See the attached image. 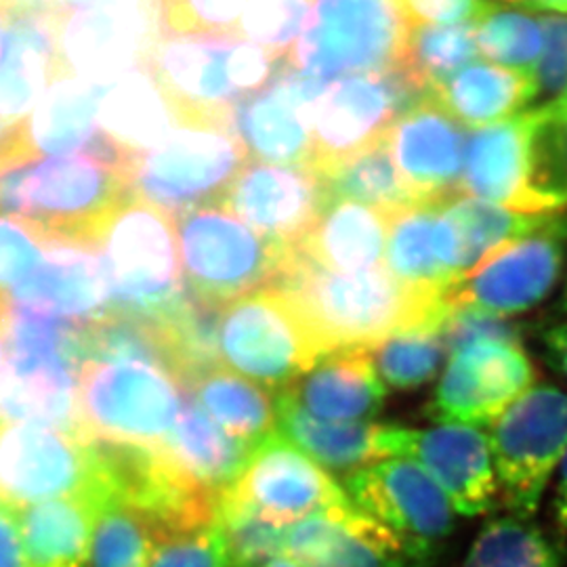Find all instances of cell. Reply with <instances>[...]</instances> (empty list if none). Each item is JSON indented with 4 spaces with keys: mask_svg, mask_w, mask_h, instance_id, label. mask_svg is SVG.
<instances>
[{
    "mask_svg": "<svg viewBox=\"0 0 567 567\" xmlns=\"http://www.w3.org/2000/svg\"><path fill=\"white\" fill-rule=\"evenodd\" d=\"M82 364L84 362H143L173 372L171 351L158 322L128 313H110L97 322L82 326ZM175 374V372H173ZM185 386V385H183Z\"/></svg>",
    "mask_w": 567,
    "mask_h": 567,
    "instance_id": "74e56055",
    "label": "cell"
},
{
    "mask_svg": "<svg viewBox=\"0 0 567 567\" xmlns=\"http://www.w3.org/2000/svg\"><path fill=\"white\" fill-rule=\"evenodd\" d=\"M557 473V489H555V517L559 527L567 532V452L559 463Z\"/></svg>",
    "mask_w": 567,
    "mask_h": 567,
    "instance_id": "db71d44e",
    "label": "cell"
},
{
    "mask_svg": "<svg viewBox=\"0 0 567 567\" xmlns=\"http://www.w3.org/2000/svg\"><path fill=\"white\" fill-rule=\"evenodd\" d=\"M444 208L458 227L465 248L466 274L484 264L489 255L536 234L548 221H553V215L519 213L471 196H454L444 203Z\"/></svg>",
    "mask_w": 567,
    "mask_h": 567,
    "instance_id": "8d00e7d4",
    "label": "cell"
},
{
    "mask_svg": "<svg viewBox=\"0 0 567 567\" xmlns=\"http://www.w3.org/2000/svg\"><path fill=\"white\" fill-rule=\"evenodd\" d=\"M126 164L97 154L28 156L0 142V215L93 243L128 194Z\"/></svg>",
    "mask_w": 567,
    "mask_h": 567,
    "instance_id": "3957f363",
    "label": "cell"
},
{
    "mask_svg": "<svg viewBox=\"0 0 567 567\" xmlns=\"http://www.w3.org/2000/svg\"><path fill=\"white\" fill-rule=\"evenodd\" d=\"M534 385L519 344H473L450 355L426 416L442 425H494Z\"/></svg>",
    "mask_w": 567,
    "mask_h": 567,
    "instance_id": "ac0fdd59",
    "label": "cell"
},
{
    "mask_svg": "<svg viewBox=\"0 0 567 567\" xmlns=\"http://www.w3.org/2000/svg\"><path fill=\"white\" fill-rule=\"evenodd\" d=\"M477 51L498 65L532 74L545 49V32L538 16L524 9L487 2L475 21Z\"/></svg>",
    "mask_w": 567,
    "mask_h": 567,
    "instance_id": "ab89813d",
    "label": "cell"
},
{
    "mask_svg": "<svg viewBox=\"0 0 567 567\" xmlns=\"http://www.w3.org/2000/svg\"><path fill=\"white\" fill-rule=\"evenodd\" d=\"M475 23L405 28L400 70L423 97L477 58Z\"/></svg>",
    "mask_w": 567,
    "mask_h": 567,
    "instance_id": "d590c367",
    "label": "cell"
},
{
    "mask_svg": "<svg viewBox=\"0 0 567 567\" xmlns=\"http://www.w3.org/2000/svg\"><path fill=\"white\" fill-rule=\"evenodd\" d=\"M566 311H567V288H566Z\"/></svg>",
    "mask_w": 567,
    "mask_h": 567,
    "instance_id": "be15d7a7",
    "label": "cell"
},
{
    "mask_svg": "<svg viewBox=\"0 0 567 567\" xmlns=\"http://www.w3.org/2000/svg\"><path fill=\"white\" fill-rule=\"evenodd\" d=\"M4 305H7V301H2V299H0V313L4 311Z\"/></svg>",
    "mask_w": 567,
    "mask_h": 567,
    "instance_id": "94428289",
    "label": "cell"
},
{
    "mask_svg": "<svg viewBox=\"0 0 567 567\" xmlns=\"http://www.w3.org/2000/svg\"><path fill=\"white\" fill-rule=\"evenodd\" d=\"M261 567H303L301 564H297V561H292V559H288V557H276V559H271V561H267L265 566Z\"/></svg>",
    "mask_w": 567,
    "mask_h": 567,
    "instance_id": "680465c9",
    "label": "cell"
},
{
    "mask_svg": "<svg viewBox=\"0 0 567 567\" xmlns=\"http://www.w3.org/2000/svg\"><path fill=\"white\" fill-rule=\"evenodd\" d=\"M507 2H522V0H507Z\"/></svg>",
    "mask_w": 567,
    "mask_h": 567,
    "instance_id": "6125c7cd",
    "label": "cell"
},
{
    "mask_svg": "<svg viewBox=\"0 0 567 567\" xmlns=\"http://www.w3.org/2000/svg\"><path fill=\"white\" fill-rule=\"evenodd\" d=\"M404 37L393 0H313L307 28L286 61L330 84L393 70Z\"/></svg>",
    "mask_w": 567,
    "mask_h": 567,
    "instance_id": "9c48e42d",
    "label": "cell"
},
{
    "mask_svg": "<svg viewBox=\"0 0 567 567\" xmlns=\"http://www.w3.org/2000/svg\"><path fill=\"white\" fill-rule=\"evenodd\" d=\"M351 505L391 529L433 561L456 524V511L437 482L410 458H383L344 477Z\"/></svg>",
    "mask_w": 567,
    "mask_h": 567,
    "instance_id": "4fadbf2b",
    "label": "cell"
},
{
    "mask_svg": "<svg viewBox=\"0 0 567 567\" xmlns=\"http://www.w3.org/2000/svg\"><path fill=\"white\" fill-rule=\"evenodd\" d=\"M324 355L301 313L276 288L257 290L221 309V365L259 385L282 391Z\"/></svg>",
    "mask_w": 567,
    "mask_h": 567,
    "instance_id": "ba28073f",
    "label": "cell"
},
{
    "mask_svg": "<svg viewBox=\"0 0 567 567\" xmlns=\"http://www.w3.org/2000/svg\"><path fill=\"white\" fill-rule=\"evenodd\" d=\"M105 498L95 446L79 433L30 423H0V507L9 511L61 496Z\"/></svg>",
    "mask_w": 567,
    "mask_h": 567,
    "instance_id": "8fae6325",
    "label": "cell"
},
{
    "mask_svg": "<svg viewBox=\"0 0 567 567\" xmlns=\"http://www.w3.org/2000/svg\"><path fill=\"white\" fill-rule=\"evenodd\" d=\"M72 18L25 11L7 23L0 42V126L4 135L20 124L42 97L72 79L65 28Z\"/></svg>",
    "mask_w": 567,
    "mask_h": 567,
    "instance_id": "d6986e66",
    "label": "cell"
},
{
    "mask_svg": "<svg viewBox=\"0 0 567 567\" xmlns=\"http://www.w3.org/2000/svg\"><path fill=\"white\" fill-rule=\"evenodd\" d=\"M156 543V529L140 511L105 501L86 567H147Z\"/></svg>",
    "mask_w": 567,
    "mask_h": 567,
    "instance_id": "b9f144b4",
    "label": "cell"
},
{
    "mask_svg": "<svg viewBox=\"0 0 567 567\" xmlns=\"http://www.w3.org/2000/svg\"><path fill=\"white\" fill-rule=\"evenodd\" d=\"M377 426L370 423H328L307 414L301 405L280 391L276 398V429L313 463L341 475L377 461L383 454L377 444Z\"/></svg>",
    "mask_w": 567,
    "mask_h": 567,
    "instance_id": "d6a6232c",
    "label": "cell"
},
{
    "mask_svg": "<svg viewBox=\"0 0 567 567\" xmlns=\"http://www.w3.org/2000/svg\"><path fill=\"white\" fill-rule=\"evenodd\" d=\"M11 20V11L0 2V42H2V37H4V30H7V23ZM4 137V128L0 126V140Z\"/></svg>",
    "mask_w": 567,
    "mask_h": 567,
    "instance_id": "6f0895ef",
    "label": "cell"
},
{
    "mask_svg": "<svg viewBox=\"0 0 567 567\" xmlns=\"http://www.w3.org/2000/svg\"><path fill=\"white\" fill-rule=\"evenodd\" d=\"M492 458L501 501L529 519L540 505L553 468L567 452V393L532 386L492 425Z\"/></svg>",
    "mask_w": 567,
    "mask_h": 567,
    "instance_id": "30bf717a",
    "label": "cell"
},
{
    "mask_svg": "<svg viewBox=\"0 0 567 567\" xmlns=\"http://www.w3.org/2000/svg\"><path fill=\"white\" fill-rule=\"evenodd\" d=\"M81 364L61 355L9 351L0 372V423L53 426L81 435Z\"/></svg>",
    "mask_w": 567,
    "mask_h": 567,
    "instance_id": "484cf974",
    "label": "cell"
},
{
    "mask_svg": "<svg viewBox=\"0 0 567 567\" xmlns=\"http://www.w3.org/2000/svg\"><path fill=\"white\" fill-rule=\"evenodd\" d=\"M545 32V49L532 79L536 86L534 103L527 110H540L561 102L567 93V18L538 16Z\"/></svg>",
    "mask_w": 567,
    "mask_h": 567,
    "instance_id": "681fc988",
    "label": "cell"
},
{
    "mask_svg": "<svg viewBox=\"0 0 567 567\" xmlns=\"http://www.w3.org/2000/svg\"><path fill=\"white\" fill-rule=\"evenodd\" d=\"M0 567H28L21 550L16 511L0 507Z\"/></svg>",
    "mask_w": 567,
    "mask_h": 567,
    "instance_id": "816d5d0a",
    "label": "cell"
},
{
    "mask_svg": "<svg viewBox=\"0 0 567 567\" xmlns=\"http://www.w3.org/2000/svg\"><path fill=\"white\" fill-rule=\"evenodd\" d=\"M316 173L324 183L328 203L353 200L385 210L389 215L421 204L416 203L400 177L386 145V135L381 142Z\"/></svg>",
    "mask_w": 567,
    "mask_h": 567,
    "instance_id": "e575fe53",
    "label": "cell"
},
{
    "mask_svg": "<svg viewBox=\"0 0 567 567\" xmlns=\"http://www.w3.org/2000/svg\"><path fill=\"white\" fill-rule=\"evenodd\" d=\"M219 204L255 231L295 246L318 221L328 196L311 166L248 161Z\"/></svg>",
    "mask_w": 567,
    "mask_h": 567,
    "instance_id": "ffe728a7",
    "label": "cell"
},
{
    "mask_svg": "<svg viewBox=\"0 0 567 567\" xmlns=\"http://www.w3.org/2000/svg\"><path fill=\"white\" fill-rule=\"evenodd\" d=\"M370 351L381 381L393 389L425 385L447 358L442 322L414 326Z\"/></svg>",
    "mask_w": 567,
    "mask_h": 567,
    "instance_id": "60d3db41",
    "label": "cell"
},
{
    "mask_svg": "<svg viewBox=\"0 0 567 567\" xmlns=\"http://www.w3.org/2000/svg\"><path fill=\"white\" fill-rule=\"evenodd\" d=\"M326 86L282 60L267 86L236 103L229 126L248 161L311 166V114Z\"/></svg>",
    "mask_w": 567,
    "mask_h": 567,
    "instance_id": "e0dca14e",
    "label": "cell"
},
{
    "mask_svg": "<svg viewBox=\"0 0 567 567\" xmlns=\"http://www.w3.org/2000/svg\"><path fill=\"white\" fill-rule=\"evenodd\" d=\"M442 334L447 355L473 344L505 343L522 347L524 339L522 326L511 322L505 316L475 307H446Z\"/></svg>",
    "mask_w": 567,
    "mask_h": 567,
    "instance_id": "7dc6e473",
    "label": "cell"
},
{
    "mask_svg": "<svg viewBox=\"0 0 567 567\" xmlns=\"http://www.w3.org/2000/svg\"><path fill=\"white\" fill-rule=\"evenodd\" d=\"M419 100L423 95L395 68L330 82L311 114V168L322 171L381 142Z\"/></svg>",
    "mask_w": 567,
    "mask_h": 567,
    "instance_id": "5bb4252c",
    "label": "cell"
},
{
    "mask_svg": "<svg viewBox=\"0 0 567 567\" xmlns=\"http://www.w3.org/2000/svg\"><path fill=\"white\" fill-rule=\"evenodd\" d=\"M280 60L238 34L145 37L137 65L175 124L229 126L231 110L274 79Z\"/></svg>",
    "mask_w": 567,
    "mask_h": 567,
    "instance_id": "7a4b0ae2",
    "label": "cell"
},
{
    "mask_svg": "<svg viewBox=\"0 0 567 567\" xmlns=\"http://www.w3.org/2000/svg\"><path fill=\"white\" fill-rule=\"evenodd\" d=\"M7 305L81 326L110 316L112 295L95 244L49 234L41 264Z\"/></svg>",
    "mask_w": 567,
    "mask_h": 567,
    "instance_id": "44dd1931",
    "label": "cell"
},
{
    "mask_svg": "<svg viewBox=\"0 0 567 567\" xmlns=\"http://www.w3.org/2000/svg\"><path fill=\"white\" fill-rule=\"evenodd\" d=\"M391 215L368 204L332 200L295 248L334 274H364L385 267Z\"/></svg>",
    "mask_w": 567,
    "mask_h": 567,
    "instance_id": "f1b7e54d",
    "label": "cell"
},
{
    "mask_svg": "<svg viewBox=\"0 0 567 567\" xmlns=\"http://www.w3.org/2000/svg\"><path fill=\"white\" fill-rule=\"evenodd\" d=\"M105 95L107 86L103 84L60 82L0 142L28 156H72L89 152L124 164L128 156L102 128Z\"/></svg>",
    "mask_w": 567,
    "mask_h": 567,
    "instance_id": "cb8c5ba5",
    "label": "cell"
},
{
    "mask_svg": "<svg viewBox=\"0 0 567 567\" xmlns=\"http://www.w3.org/2000/svg\"><path fill=\"white\" fill-rule=\"evenodd\" d=\"M147 567H234L219 522L156 543Z\"/></svg>",
    "mask_w": 567,
    "mask_h": 567,
    "instance_id": "c3c4849f",
    "label": "cell"
},
{
    "mask_svg": "<svg viewBox=\"0 0 567 567\" xmlns=\"http://www.w3.org/2000/svg\"><path fill=\"white\" fill-rule=\"evenodd\" d=\"M252 447L217 425L189 393L163 444L164 452L192 480L217 496L243 475Z\"/></svg>",
    "mask_w": 567,
    "mask_h": 567,
    "instance_id": "1f68e13d",
    "label": "cell"
},
{
    "mask_svg": "<svg viewBox=\"0 0 567 567\" xmlns=\"http://www.w3.org/2000/svg\"><path fill=\"white\" fill-rule=\"evenodd\" d=\"M93 244L110 284L112 313L158 322L187 295L175 219L161 208L128 196Z\"/></svg>",
    "mask_w": 567,
    "mask_h": 567,
    "instance_id": "277c9868",
    "label": "cell"
},
{
    "mask_svg": "<svg viewBox=\"0 0 567 567\" xmlns=\"http://www.w3.org/2000/svg\"><path fill=\"white\" fill-rule=\"evenodd\" d=\"M553 107H555V110H557V112H559V114H561V116H564V118H566V121H567V93H566V97H564V100H561V102L555 103V105H553Z\"/></svg>",
    "mask_w": 567,
    "mask_h": 567,
    "instance_id": "91938a15",
    "label": "cell"
},
{
    "mask_svg": "<svg viewBox=\"0 0 567 567\" xmlns=\"http://www.w3.org/2000/svg\"><path fill=\"white\" fill-rule=\"evenodd\" d=\"M271 288L301 313L326 353L374 349L414 326L444 320V299L398 282L385 267L364 274H334L309 261L295 246Z\"/></svg>",
    "mask_w": 567,
    "mask_h": 567,
    "instance_id": "6da1fadb",
    "label": "cell"
},
{
    "mask_svg": "<svg viewBox=\"0 0 567 567\" xmlns=\"http://www.w3.org/2000/svg\"><path fill=\"white\" fill-rule=\"evenodd\" d=\"M156 39L236 34L248 0H142Z\"/></svg>",
    "mask_w": 567,
    "mask_h": 567,
    "instance_id": "7bdbcfd3",
    "label": "cell"
},
{
    "mask_svg": "<svg viewBox=\"0 0 567 567\" xmlns=\"http://www.w3.org/2000/svg\"><path fill=\"white\" fill-rule=\"evenodd\" d=\"M377 444L383 458L416 461L446 492L454 511L465 517L484 515L501 501L489 437L477 426L442 425L419 431L379 425Z\"/></svg>",
    "mask_w": 567,
    "mask_h": 567,
    "instance_id": "9a60e30c",
    "label": "cell"
},
{
    "mask_svg": "<svg viewBox=\"0 0 567 567\" xmlns=\"http://www.w3.org/2000/svg\"><path fill=\"white\" fill-rule=\"evenodd\" d=\"M185 395L182 381L161 365L84 362L79 374L81 435L97 444L163 446Z\"/></svg>",
    "mask_w": 567,
    "mask_h": 567,
    "instance_id": "52a82bcc",
    "label": "cell"
},
{
    "mask_svg": "<svg viewBox=\"0 0 567 567\" xmlns=\"http://www.w3.org/2000/svg\"><path fill=\"white\" fill-rule=\"evenodd\" d=\"M248 163L243 143L227 126L177 124L163 142L126 161L128 194L173 219L219 204Z\"/></svg>",
    "mask_w": 567,
    "mask_h": 567,
    "instance_id": "8992f818",
    "label": "cell"
},
{
    "mask_svg": "<svg viewBox=\"0 0 567 567\" xmlns=\"http://www.w3.org/2000/svg\"><path fill=\"white\" fill-rule=\"evenodd\" d=\"M311 11L313 0H248L236 34L276 60H286L301 39Z\"/></svg>",
    "mask_w": 567,
    "mask_h": 567,
    "instance_id": "ee69618b",
    "label": "cell"
},
{
    "mask_svg": "<svg viewBox=\"0 0 567 567\" xmlns=\"http://www.w3.org/2000/svg\"><path fill=\"white\" fill-rule=\"evenodd\" d=\"M566 550L526 517L492 519L461 567H564Z\"/></svg>",
    "mask_w": 567,
    "mask_h": 567,
    "instance_id": "f35d334b",
    "label": "cell"
},
{
    "mask_svg": "<svg viewBox=\"0 0 567 567\" xmlns=\"http://www.w3.org/2000/svg\"><path fill=\"white\" fill-rule=\"evenodd\" d=\"M49 234L25 219L0 215V299L20 286L41 264Z\"/></svg>",
    "mask_w": 567,
    "mask_h": 567,
    "instance_id": "bcb514c9",
    "label": "cell"
},
{
    "mask_svg": "<svg viewBox=\"0 0 567 567\" xmlns=\"http://www.w3.org/2000/svg\"><path fill=\"white\" fill-rule=\"evenodd\" d=\"M307 414L328 423H370L383 408L385 386L370 349H339L284 389Z\"/></svg>",
    "mask_w": 567,
    "mask_h": 567,
    "instance_id": "83f0119b",
    "label": "cell"
},
{
    "mask_svg": "<svg viewBox=\"0 0 567 567\" xmlns=\"http://www.w3.org/2000/svg\"><path fill=\"white\" fill-rule=\"evenodd\" d=\"M545 351H547L548 364L567 383V322L550 326L545 337Z\"/></svg>",
    "mask_w": 567,
    "mask_h": 567,
    "instance_id": "f5cc1de1",
    "label": "cell"
},
{
    "mask_svg": "<svg viewBox=\"0 0 567 567\" xmlns=\"http://www.w3.org/2000/svg\"><path fill=\"white\" fill-rule=\"evenodd\" d=\"M217 522L224 529L225 543L234 567H261L282 557L284 529L234 505L219 503Z\"/></svg>",
    "mask_w": 567,
    "mask_h": 567,
    "instance_id": "f6af8a7d",
    "label": "cell"
},
{
    "mask_svg": "<svg viewBox=\"0 0 567 567\" xmlns=\"http://www.w3.org/2000/svg\"><path fill=\"white\" fill-rule=\"evenodd\" d=\"M534 95L532 74L492 61H471L425 97L440 103L463 126L482 128L517 116L534 103Z\"/></svg>",
    "mask_w": 567,
    "mask_h": 567,
    "instance_id": "4dcf8cb0",
    "label": "cell"
},
{
    "mask_svg": "<svg viewBox=\"0 0 567 567\" xmlns=\"http://www.w3.org/2000/svg\"><path fill=\"white\" fill-rule=\"evenodd\" d=\"M103 503L102 494L84 492L18 511L16 515L25 566H89Z\"/></svg>",
    "mask_w": 567,
    "mask_h": 567,
    "instance_id": "f546056e",
    "label": "cell"
},
{
    "mask_svg": "<svg viewBox=\"0 0 567 567\" xmlns=\"http://www.w3.org/2000/svg\"><path fill=\"white\" fill-rule=\"evenodd\" d=\"M566 225L555 217L536 234L489 255L454 284L446 307H475L498 316L522 313L543 303L561 276Z\"/></svg>",
    "mask_w": 567,
    "mask_h": 567,
    "instance_id": "2e32d148",
    "label": "cell"
},
{
    "mask_svg": "<svg viewBox=\"0 0 567 567\" xmlns=\"http://www.w3.org/2000/svg\"><path fill=\"white\" fill-rule=\"evenodd\" d=\"M282 557L303 567H431L433 564L353 505L286 526Z\"/></svg>",
    "mask_w": 567,
    "mask_h": 567,
    "instance_id": "603a6c76",
    "label": "cell"
},
{
    "mask_svg": "<svg viewBox=\"0 0 567 567\" xmlns=\"http://www.w3.org/2000/svg\"><path fill=\"white\" fill-rule=\"evenodd\" d=\"M385 269L419 292L444 299L466 274L465 248L444 203L414 204L391 215Z\"/></svg>",
    "mask_w": 567,
    "mask_h": 567,
    "instance_id": "d4e9b609",
    "label": "cell"
},
{
    "mask_svg": "<svg viewBox=\"0 0 567 567\" xmlns=\"http://www.w3.org/2000/svg\"><path fill=\"white\" fill-rule=\"evenodd\" d=\"M534 112L473 128L466 137L461 196L532 213L529 200V140Z\"/></svg>",
    "mask_w": 567,
    "mask_h": 567,
    "instance_id": "4316f807",
    "label": "cell"
},
{
    "mask_svg": "<svg viewBox=\"0 0 567 567\" xmlns=\"http://www.w3.org/2000/svg\"><path fill=\"white\" fill-rule=\"evenodd\" d=\"M7 355H9V343H7V332H4V311H2V313H0V372H2V368H4Z\"/></svg>",
    "mask_w": 567,
    "mask_h": 567,
    "instance_id": "9f6ffc18",
    "label": "cell"
},
{
    "mask_svg": "<svg viewBox=\"0 0 567 567\" xmlns=\"http://www.w3.org/2000/svg\"><path fill=\"white\" fill-rule=\"evenodd\" d=\"M187 393L217 425L250 446L276 431V400L269 389L224 365L192 381Z\"/></svg>",
    "mask_w": 567,
    "mask_h": 567,
    "instance_id": "836d02e7",
    "label": "cell"
},
{
    "mask_svg": "<svg viewBox=\"0 0 567 567\" xmlns=\"http://www.w3.org/2000/svg\"><path fill=\"white\" fill-rule=\"evenodd\" d=\"M175 227L187 290L219 309L271 288L292 255L290 244L255 231L221 204L194 208Z\"/></svg>",
    "mask_w": 567,
    "mask_h": 567,
    "instance_id": "5b68a950",
    "label": "cell"
},
{
    "mask_svg": "<svg viewBox=\"0 0 567 567\" xmlns=\"http://www.w3.org/2000/svg\"><path fill=\"white\" fill-rule=\"evenodd\" d=\"M522 2L529 11H540V13H553V16L567 18V0H522Z\"/></svg>",
    "mask_w": 567,
    "mask_h": 567,
    "instance_id": "11a10c76",
    "label": "cell"
},
{
    "mask_svg": "<svg viewBox=\"0 0 567 567\" xmlns=\"http://www.w3.org/2000/svg\"><path fill=\"white\" fill-rule=\"evenodd\" d=\"M405 28L475 23L487 9L486 0H393Z\"/></svg>",
    "mask_w": 567,
    "mask_h": 567,
    "instance_id": "f907efd6",
    "label": "cell"
},
{
    "mask_svg": "<svg viewBox=\"0 0 567 567\" xmlns=\"http://www.w3.org/2000/svg\"><path fill=\"white\" fill-rule=\"evenodd\" d=\"M391 158L416 203H447L461 196L466 133L440 103L423 97L386 131Z\"/></svg>",
    "mask_w": 567,
    "mask_h": 567,
    "instance_id": "7402d4cb",
    "label": "cell"
},
{
    "mask_svg": "<svg viewBox=\"0 0 567 567\" xmlns=\"http://www.w3.org/2000/svg\"><path fill=\"white\" fill-rule=\"evenodd\" d=\"M219 503L280 527L351 505L344 487L278 429L255 444L243 475L225 489Z\"/></svg>",
    "mask_w": 567,
    "mask_h": 567,
    "instance_id": "7c38bea8",
    "label": "cell"
}]
</instances>
